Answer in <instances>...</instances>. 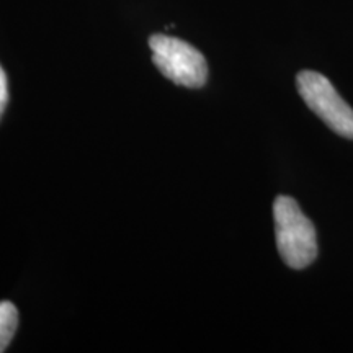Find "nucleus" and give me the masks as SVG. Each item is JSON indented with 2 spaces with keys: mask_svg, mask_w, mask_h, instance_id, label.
<instances>
[{
  "mask_svg": "<svg viewBox=\"0 0 353 353\" xmlns=\"http://www.w3.org/2000/svg\"><path fill=\"white\" fill-rule=\"evenodd\" d=\"M276 247L283 262L291 268H306L317 257L314 224L303 213L296 200L280 195L273 203Z\"/></svg>",
  "mask_w": 353,
  "mask_h": 353,
  "instance_id": "1",
  "label": "nucleus"
},
{
  "mask_svg": "<svg viewBox=\"0 0 353 353\" xmlns=\"http://www.w3.org/2000/svg\"><path fill=\"white\" fill-rule=\"evenodd\" d=\"M149 48L162 76L176 85L200 88L206 83L208 64L195 46L167 34H154L149 38Z\"/></svg>",
  "mask_w": 353,
  "mask_h": 353,
  "instance_id": "2",
  "label": "nucleus"
},
{
  "mask_svg": "<svg viewBox=\"0 0 353 353\" xmlns=\"http://www.w3.org/2000/svg\"><path fill=\"white\" fill-rule=\"evenodd\" d=\"M298 92L330 130L353 139V110L337 94L332 83L325 76L316 70H301L296 77Z\"/></svg>",
  "mask_w": 353,
  "mask_h": 353,
  "instance_id": "3",
  "label": "nucleus"
},
{
  "mask_svg": "<svg viewBox=\"0 0 353 353\" xmlns=\"http://www.w3.org/2000/svg\"><path fill=\"white\" fill-rule=\"evenodd\" d=\"M8 103V83H7V76L6 70L0 65V118H2L3 112H6V107Z\"/></svg>",
  "mask_w": 353,
  "mask_h": 353,
  "instance_id": "5",
  "label": "nucleus"
},
{
  "mask_svg": "<svg viewBox=\"0 0 353 353\" xmlns=\"http://www.w3.org/2000/svg\"><path fill=\"white\" fill-rule=\"evenodd\" d=\"M19 327V311L12 303H0V352H3L12 342Z\"/></svg>",
  "mask_w": 353,
  "mask_h": 353,
  "instance_id": "4",
  "label": "nucleus"
}]
</instances>
